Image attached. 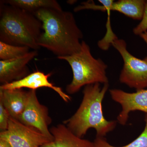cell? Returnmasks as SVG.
<instances>
[{"mask_svg":"<svg viewBox=\"0 0 147 147\" xmlns=\"http://www.w3.org/2000/svg\"><path fill=\"white\" fill-rule=\"evenodd\" d=\"M51 74L45 73L40 71H36L30 73L23 79L9 84L1 85L0 89L4 90H14L27 88L32 90H36L41 88H48L56 92L66 102L71 100L70 96L63 92L61 88L56 86L49 82L48 79Z\"/></svg>","mask_w":147,"mask_h":147,"instance_id":"cell-10","label":"cell"},{"mask_svg":"<svg viewBox=\"0 0 147 147\" xmlns=\"http://www.w3.org/2000/svg\"><path fill=\"white\" fill-rule=\"evenodd\" d=\"M147 31V1H146L144 15L141 22L133 30V32L136 35H140Z\"/></svg>","mask_w":147,"mask_h":147,"instance_id":"cell-18","label":"cell"},{"mask_svg":"<svg viewBox=\"0 0 147 147\" xmlns=\"http://www.w3.org/2000/svg\"><path fill=\"white\" fill-rule=\"evenodd\" d=\"M0 140L11 147H40L53 141L35 129L11 117L7 129L1 131Z\"/></svg>","mask_w":147,"mask_h":147,"instance_id":"cell-6","label":"cell"},{"mask_svg":"<svg viewBox=\"0 0 147 147\" xmlns=\"http://www.w3.org/2000/svg\"><path fill=\"white\" fill-rule=\"evenodd\" d=\"M0 147H11L6 142L0 140Z\"/></svg>","mask_w":147,"mask_h":147,"instance_id":"cell-20","label":"cell"},{"mask_svg":"<svg viewBox=\"0 0 147 147\" xmlns=\"http://www.w3.org/2000/svg\"><path fill=\"white\" fill-rule=\"evenodd\" d=\"M111 45L118 51L123 61L119 76V82L129 88L138 90L147 88V62L134 57L128 52L123 39L117 38Z\"/></svg>","mask_w":147,"mask_h":147,"instance_id":"cell-5","label":"cell"},{"mask_svg":"<svg viewBox=\"0 0 147 147\" xmlns=\"http://www.w3.org/2000/svg\"><path fill=\"white\" fill-rule=\"evenodd\" d=\"M10 116L8 111L0 101V129L1 131L7 129Z\"/></svg>","mask_w":147,"mask_h":147,"instance_id":"cell-17","label":"cell"},{"mask_svg":"<svg viewBox=\"0 0 147 147\" xmlns=\"http://www.w3.org/2000/svg\"><path fill=\"white\" fill-rule=\"evenodd\" d=\"M38 55L37 50H32L21 57L0 61V82L1 85L18 81L30 74L28 64Z\"/></svg>","mask_w":147,"mask_h":147,"instance_id":"cell-9","label":"cell"},{"mask_svg":"<svg viewBox=\"0 0 147 147\" xmlns=\"http://www.w3.org/2000/svg\"><path fill=\"white\" fill-rule=\"evenodd\" d=\"M28 95L29 91L23 89H0V101L8 111L10 117L18 120L26 106Z\"/></svg>","mask_w":147,"mask_h":147,"instance_id":"cell-13","label":"cell"},{"mask_svg":"<svg viewBox=\"0 0 147 147\" xmlns=\"http://www.w3.org/2000/svg\"><path fill=\"white\" fill-rule=\"evenodd\" d=\"M30 50L27 46L10 45L0 41V59L9 60L21 57L28 53Z\"/></svg>","mask_w":147,"mask_h":147,"instance_id":"cell-15","label":"cell"},{"mask_svg":"<svg viewBox=\"0 0 147 147\" xmlns=\"http://www.w3.org/2000/svg\"><path fill=\"white\" fill-rule=\"evenodd\" d=\"M18 121L53 140V135L48 128L52 120L49 116L48 109L40 103L36 90L29 91L26 106Z\"/></svg>","mask_w":147,"mask_h":147,"instance_id":"cell-7","label":"cell"},{"mask_svg":"<svg viewBox=\"0 0 147 147\" xmlns=\"http://www.w3.org/2000/svg\"><path fill=\"white\" fill-rule=\"evenodd\" d=\"M109 84H95L86 86L83 90V100L75 114L64 121L74 134L81 138L90 128L96 131V137H105L113 131L117 121H109L103 115L102 101L109 88Z\"/></svg>","mask_w":147,"mask_h":147,"instance_id":"cell-2","label":"cell"},{"mask_svg":"<svg viewBox=\"0 0 147 147\" xmlns=\"http://www.w3.org/2000/svg\"><path fill=\"white\" fill-rule=\"evenodd\" d=\"M50 131L53 141L40 147H94L93 142L76 136L65 124L53 127Z\"/></svg>","mask_w":147,"mask_h":147,"instance_id":"cell-11","label":"cell"},{"mask_svg":"<svg viewBox=\"0 0 147 147\" xmlns=\"http://www.w3.org/2000/svg\"><path fill=\"white\" fill-rule=\"evenodd\" d=\"M3 3L16 7L33 14L42 9L62 10L61 7L55 0H3Z\"/></svg>","mask_w":147,"mask_h":147,"instance_id":"cell-14","label":"cell"},{"mask_svg":"<svg viewBox=\"0 0 147 147\" xmlns=\"http://www.w3.org/2000/svg\"><path fill=\"white\" fill-rule=\"evenodd\" d=\"M139 36L144 41V42H146V44L147 45V31L143 33L142 34H140ZM144 60L146 61L147 62V57H146Z\"/></svg>","mask_w":147,"mask_h":147,"instance_id":"cell-19","label":"cell"},{"mask_svg":"<svg viewBox=\"0 0 147 147\" xmlns=\"http://www.w3.org/2000/svg\"><path fill=\"white\" fill-rule=\"evenodd\" d=\"M57 58L66 61L72 69L73 79L66 88L69 94L76 93L87 85L109 84L106 73L108 65L101 59L93 57L90 48L85 41H82L81 50L78 53Z\"/></svg>","mask_w":147,"mask_h":147,"instance_id":"cell-4","label":"cell"},{"mask_svg":"<svg viewBox=\"0 0 147 147\" xmlns=\"http://www.w3.org/2000/svg\"><path fill=\"white\" fill-rule=\"evenodd\" d=\"M42 22V31L38 45L58 57L70 56L81 50L83 33L72 12L42 9L33 13Z\"/></svg>","mask_w":147,"mask_h":147,"instance_id":"cell-1","label":"cell"},{"mask_svg":"<svg viewBox=\"0 0 147 147\" xmlns=\"http://www.w3.org/2000/svg\"><path fill=\"white\" fill-rule=\"evenodd\" d=\"M42 30V22L33 13L1 2L0 41L38 51Z\"/></svg>","mask_w":147,"mask_h":147,"instance_id":"cell-3","label":"cell"},{"mask_svg":"<svg viewBox=\"0 0 147 147\" xmlns=\"http://www.w3.org/2000/svg\"><path fill=\"white\" fill-rule=\"evenodd\" d=\"M100 11H115L134 20H142L144 15L146 1L144 0H99Z\"/></svg>","mask_w":147,"mask_h":147,"instance_id":"cell-12","label":"cell"},{"mask_svg":"<svg viewBox=\"0 0 147 147\" xmlns=\"http://www.w3.org/2000/svg\"><path fill=\"white\" fill-rule=\"evenodd\" d=\"M145 126L144 131L137 139L126 146L116 147L110 145L105 137H96L93 142L94 147H147V114L145 117Z\"/></svg>","mask_w":147,"mask_h":147,"instance_id":"cell-16","label":"cell"},{"mask_svg":"<svg viewBox=\"0 0 147 147\" xmlns=\"http://www.w3.org/2000/svg\"><path fill=\"white\" fill-rule=\"evenodd\" d=\"M109 92L112 99L121 106L117 117V121L121 125L126 124L130 112L141 111L147 114V88L133 93L113 89L109 90Z\"/></svg>","mask_w":147,"mask_h":147,"instance_id":"cell-8","label":"cell"}]
</instances>
